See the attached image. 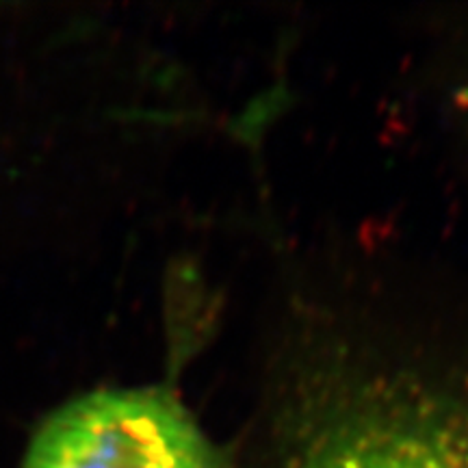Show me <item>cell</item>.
Masks as SVG:
<instances>
[{
    "label": "cell",
    "mask_w": 468,
    "mask_h": 468,
    "mask_svg": "<svg viewBox=\"0 0 468 468\" xmlns=\"http://www.w3.org/2000/svg\"><path fill=\"white\" fill-rule=\"evenodd\" d=\"M22 468H228L189 412L156 388L96 390L44 420Z\"/></svg>",
    "instance_id": "6da1fadb"
},
{
    "label": "cell",
    "mask_w": 468,
    "mask_h": 468,
    "mask_svg": "<svg viewBox=\"0 0 468 468\" xmlns=\"http://www.w3.org/2000/svg\"><path fill=\"white\" fill-rule=\"evenodd\" d=\"M436 468H468V417L452 410L444 425Z\"/></svg>",
    "instance_id": "3957f363"
},
{
    "label": "cell",
    "mask_w": 468,
    "mask_h": 468,
    "mask_svg": "<svg viewBox=\"0 0 468 468\" xmlns=\"http://www.w3.org/2000/svg\"><path fill=\"white\" fill-rule=\"evenodd\" d=\"M449 414L431 401L356 410L308 438L286 468H436Z\"/></svg>",
    "instance_id": "7a4b0ae2"
}]
</instances>
